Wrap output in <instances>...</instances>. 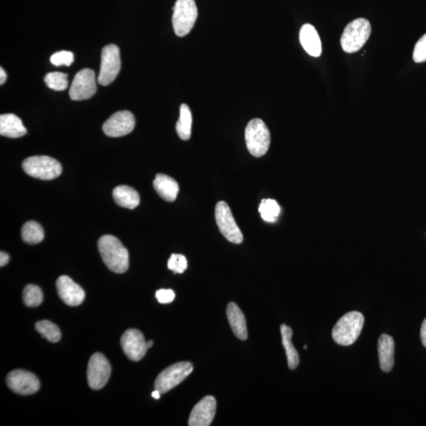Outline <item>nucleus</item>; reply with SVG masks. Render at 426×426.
I'll return each mask as SVG.
<instances>
[{"label": "nucleus", "mask_w": 426, "mask_h": 426, "mask_svg": "<svg viewBox=\"0 0 426 426\" xmlns=\"http://www.w3.org/2000/svg\"><path fill=\"white\" fill-rule=\"evenodd\" d=\"M98 250L106 267L115 273L122 274L129 268V253L115 236L106 235L98 241Z\"/></svg>", "instance_id": "obj_1"}, {"label": "nucleus", "mask_w": 426, "mask_h": 426, "mask_svg": "<svg viewBox=\"0 0 426 426\" xmlns=\"http://www.w3.org/2000/svg\"><path fill=\"white\" fill-rule=\"evenodd\" d=\"M364 322L361 313L353 311L345 314L333 330L334 341L341 346L352 345L360 336Z\"/></svg>", "instance_id": "obj_2"}, {"label": "nucleus", "mask_w": 426, "mask_h": 426, "mask_svg": "<svg viewBox=\"0 0 426 426\" xmlns=\"http://www.w3.org/2000/svg\"><path fill=\"white\" fill-rule=\"evenodd\" d=\"M372 28L366 19H358L348 24L341 37V46L347 53L359 51L368 41Z\"/></svg>", "instance_id": "obj_3"}, {"label": "nucleus", "mask_w": 426, "mask_h": 426, "mask_svg": "<svg viewBox=\"0 0 426 426\" xmlns=\"http://www.w3.org/2000/svg\"><path fill=\"white\" fill-rule=\"evenodd\" d=\"M245 137L248 151L253 157H261L267 154L271 136L267 126L262 119H253L247 124Z\"/></svg>", "instance_id": "obj_4"}, {"label": "nucleus", "mask_w": 426, "mask_h": 426, "mask_svg": "<svg viewBox=\"0 0 426 426\" xmlns=\"http://www.w3.org/2000/svg\"><path fill=\"white\" fill-rule=\"evenodd\" d=\"M22 169L32 178L41 180L57 179L62 173V166L57 159L47 156L27 158L22 163Z\"/></svg>", "instance_id": "obj_5"}, {"label": "nucleus", "mask_w": 426, "mask_h": 426, "mask_svg": "<svg viewBox=\"0 0 426 426\" xmlns=\"http://www.w3.org/2000/svg\"><path fill=\"white\" fill-rule=\"evenodd\" d=\"M173 25L175 35L185 37L195 25L197 8L195 0H177L174 7Z\"/></svg>", "instance_id": "obj_6"}, {"label": "nucleus", "mask_w": 426, "mask_h": 426, "mask_svg": "<svg viewBox=\"0 0 426 426\" xmlns=\"http://www.w3.org/2000/svg\"><path fill=\"white\" fill-rule=\"evenodd\" d=\"M193 370V364L189 362H181L173 365L159 374L155 381V389H157L162 394H166L181 384Z\"/></svg>", "instance_id": "obj_7"}, {"label": "nucleus", "mask_w": 426, "mask_h": 426, "mask_svg": "<svg viewBox=\"0 0 426 426\" xmlns=\"http://www.w3.org/2000/svg\"><path fill=\"white\" fill-rule=\"evenodd\" d=\"M215 217L218 228L225 239L235 244H240L243 241V235L229 204L224 202H218L215 209Z\"/></svg>", "instance_id": "obj_8"}, {"label": "nucleus", "mask_w": 426, "mask_h": 426, "mask_svg": "<svg viewBox=\"0 0 426 426\" xmlns=\"http://www.w3.org/2000/svg\"><path fill=\"white\" fill-rule=\"evenodd\" d=\"M121 68L119 48L109 44L102 49L101 69L98 76L99 85L107 86L118 76Z\"/></svg>", "instance_id": "obj_9"}, {"label": "nucleus", "mask_w": 426, "mask_h": 426, "mask_svg": "<svg viewBox=\"0 0 426 426\" xmlns=\"http://www.w3.org/2000/svg\"><path fill=\"white\" fill-rule=\"evenodd\" d=\"M112 368L101 353H95L90 359L87 369L88 386L93 390H99L107 385Z\"/></svg>", "instance_id": "obj_10"}, {"label": "nucleus", "mask_w": 426, "mask_h": 426, "mask_svg": "<svg viewBox=\"0 0 426 426\" xmlns=\"http://www.w3.org/2000/svg\"><path fill=\"white\" fill-rule=\"evenodd\" d=\"M97 92L96 75L91 69L77 72L70 88L72 101H84L91 98Z\"/></svg>", "instance_id": "obj_11"}, {"label": "nucleus", "mask_w": 426, "mask_h": 426, "mask_svg": "<svg viewBox=\"0 0 426 426\" xmlns=\"http://www.w3.org/2000/svg\"><path fill=\"white\" fill-rule=\"evenodd\" d=\"M8 388L16 394L29 396L36 394L41 388L40 380L36 376L23 369H16L8 375Z\"/></svg>", "instance_id": "obj_12"}, {"label": "nucleus", "mask_w": 426, "mask_h": 426, "mask_svg": "<svg viewBox=\"0 0 426 426\" xmlns=\"http://www.w3.org/2000/svg\"><path fill=\"white\" fill-rule=\"evenodd\" d=\"M135 118L129 110L116 113L103 125L105 135L110 137H119L130 134L135 129Z\"/></svg>", "instance_id": "obj_13"}, {"label": "nucleus", "mask_w": 426, "mask_h": 426, "mask_svg": "<svg viewBox=\"0 0 426 426\" xmlns=\"http://www.w3.org/2000/svg\"><path fill=\"white\" fill-rule=\"evenodd\" d=\"M121 346L127 358L135 362L140 361L148 350L145 337L135 329L126 331L122 336Z\"/></svg>", "instance_id": "obj_14"}, {"label": "nucleus", "mask_w": 426, "mask_h": 426, "mask_svg": "<svg viewBox=\"0 0 426 426\" xmlns=\"http://www.w3.org/2000/svg\"><path fill=\"white\" fill-rule=\"evenodd\" d=\"M57 289L60 300L66 305L77 307L84 301L86 293L81 287L75 283L69 276L62 275L57 281Z\"/></svg>", "instance_id": "obj_15"}, {"label": "nucleus", "mask_w": 426, "mask_h": 426, "mask_svg": "<svg viewBox=\"0 0 426 426\" xmlns=\"http://www.w3.org/2000/svg\"><path fill=\"white\" fill-rule=\"evenodd\" d=\"M217 401L213 396H206L193 408L190 418V426H208L213 421Z\"/></svg>", "instance_id": "obj_16"}, {"label": "nucleus", "mask_w": 426, "mask_h": 426, "mask_svg": "<svg viewBox=\"0 0 426 426\" xmlns=\"http://www.w3.org/2000/svg\"><path fill=\"white\" fill-rule=\"evenodd\" d=\"M300 40L302 48L313 57H319L322 52V41L314 26L305 24L301 28Z\"/></svg>", "instance_id": "obj_17"}, {"label": "nucleus", "mask_w": 426, "mask_h": 426, "mask_svg": "<svg viewBox=\"0 0 426 426\" xmlns=\"http://www.w3.org/2000/svg\"><path fill=\"white\" fill-rule=\"evenodd\" d=\"M380 367L383 371L389 373L394 367L395 342L391 336L383 334L378 340Z\"/></svg>", "instance_id": "obj_18"}, {"label": "nucleus", "mask_w": 426, "mask_h": 426, "mask_svg": "<svg viewBox=\"0 0 426 426\" xmlns=\"http://www.w3.org/2000/svg\"><path fill=\"white\" fill-rule=\"evenodd\" d=\"M153 187L159 196L168 202L175 201L180 191L178 182L171 177L164 174L156 175L153 181Z\"/></svg>", "instance_id": "obj_19"}, {"label": "nucleus", "mask_w": 426, "mask_h": 426, "mask_svg": "<svg viewBox=\"0 0 426 426\" xmlns=\"http://www.w3.org/2000/svg\"><path fill=\"white\" fill-rule=\"evenodd\" d=\"M226 316L237 338L246 340L248 336L246 318L240 308L235 303L230 302L226 307Z\"/></svg>", "instance_id": "obj_20"}, {"label": "nucleus", "mask_w": 426, "mask_h": 426, "mask_svg": "<svg viewBox=\"0 0 426 426\" xmlns=\"http://www.w3.org/2000/svg\"><path fill=\"white\" fill-rule=\"evenodd\" d=\"M27 130L18 116L4 114L0 116V135L10 138L24 136Z\"/></svg>", "instance_id": "obj_21"}, {"label": "nucleus", "mask_w": 426, "mask_h": 426, "mask_svg": "<svg viewBox=\"0 0 426 426\" xmlns=\"http://www.w3.org/2000/svg\"><path fill=\"white\" fill-rule=\"evenodd\" d=\"M114 200L120 207L134 209L139 206L140 196L138 193L128 186H119L113 192Z\"/></svg>", "instance_id": "obj_22"}, {"label": "nucleus", "mask_w": 426, "mask_h": 426, "mask_svg": "<svg viewBox=\"0 0 426 426\" xmlns=\"http://www.w3.org/2000/svg\"><path fill=\"white\" fill-rule=\"evenodd\" d=\"M280 331L282 342H283V346L286 351L289 367L291 369H296L298 367V364H300V356H298V354L294 345H292V330L289 326L282 325L280 326Z\"/></svg>", "instance_id": "obj_23"}, {"label": "nucleus", "mask_w": 426, "mask_h": 426, "mask_svg": "<svg viewBox=\"0 0 426 426\" xmlns=\"http://www.w3.org/2000/svg\"><path fill=\"white\" fill-rule=\"evenodd\" d=\"M192 114L187 104H182L180 107L179 121L176 124V132L182 140H189L191 137Z\"/></svg>", "instance_id": "obj_24"}, {"label": "nucleus", "mask_w": 426, "mask_h": 426, "mask_svg": "<svg viewBox=\"0 0 426 426\" xmlns=\"http://www.w3.org/2000/svg\"><path fill=\"white\" fill-rule=\"evenodd\" d=\"M21 238L28 244H37L43 241L44 238L43 229L40 224L36 221H28L21 229Z\"/></svg>", "instance_id": "obj_25"}, {"label": "nucleus", "mask_w": 426, "mask_h": 426, "mask_svg": "<svg viewBox=\"0 0 426 426\" xmlns=\"http://www.w3.org/2000/svg\"><path fill=\"white\" fill-rule=\"evenodd\" d=\"M35 329L43 338L49 342H57L61 339V333L58 326L49 320L38 322L35 325Z\"/></svg>", "instance_id": "obj_26"}, {"label": "nucleus", "mask_w": 426, "mask_h": 426, "mask_svg": "<svg viewBox=\"0 0 426 426\" xmlns=\"http://www.w3.org/2000/svg\"><path fill=\"white\" fill-rule=\"evenodd\" d=\"M259 212L262 218L267 222L274 223L280 213V207L278 202L272 199H264L259 206Z\"/></svg>", "instance_id": "obj_27"}, {"label": "nucleus", "mask_w": 426, "mask_h": 426, "mask_svg": "<svg viewBox=\"0 0 426 426\" xmlns=\"http://www.w3.org/2000/svg\"><path fill=\"white\" fill-rule=\"evenodd\" d=\"M22 298L26 307H37L42 303L43 296L40 287L29 284L25 287Z\"/></svg>", "instance_id": "obj_28"}, {"label": "nucleus", "mask_w": 426, "mask_h": 426, "mask_svg": "<svg viewBox=\"0 0 426 426\" xmlns=\"http://www.w3.org/2000/svg\"><path fill=\"white\" fill-rule=\"evenodd\" d=\"M48 88L55 91H64L68 87V75L62 72H51L44 77Z\"/></svg>", "instance_id": "obj_29"}, {"label": "nucleus", "mask_w": 426, "mask_h": 426, "mask_svg": "<svg viewBox=\"0 0 426 426\" xmlns=\"http://www.w3.org/2000/svg\"><path fill=\"white\" fill-rule=\"evenodd\" d=\"M188 267L187 260L182 254H171L168 262V268L174 273H184Z\"/></svg>", "instance_id": "obj_30"}, {"label": "nucleus", "mask_w": 426, "mask_h": 426, "mask_svg": "<svg viewBox=\"0 0 426 426\" xmlns=\"http://www.w3.org/2000/svg\"><path fill=\"white\" fill-rule=\"evenodd\" d=\"M50 61L55 66H70L74 63V53L69 51L55 52L50 58Z\"/></svg>", "instance_id": "obj_31"}, {"label": "nucleus", "mask_w": 426, "mask_h": 426, "mask_svg": "<svg viewBox=\"0 0 426 426\" xmlns=\"http://www.w3.org/2000/svg\"><path fill=\"white\" fill-rule=\"evenodd\" d=\"M413 59L417 64L424 63L426 61V33L421 38L414 47L413 52Z\"/></svg>", "instance_id": "obj_32"}, {"label": "nucleus", "mask_w": 426, "mask_h": 426, "mask_svg": "<svg viewBox=\"0 0 426 426\" xmlns=\"http://www.w3.org/2000/svg\"><path fill=\"white\" fill-rule=\"evenodd\" d=\"M156 298L159 303L168 304L175 300V294L171 289H160L157 291Z\"/></svg>", "instance_id": "obj_33"}, {"label": "nucleus", "mask_w": 426, "mask_h": 426, "mask_svg": "<svg viewBox=\"0 0 426 426\" xmlns=\"http://www.w3.org/2000/svg\"><path fill=\"white\" fill-rule=\"evenodd\" d=\"M10 261V256L7 253L1 251L0 253V267H3Z\"/></svg>", "instance_id": "obj_34"}, {"label": "nucleus", "mask_w": 426, "mask_h": 426, "mask_svg": "<svg viewBox=\"0 0 426 426\" xmlns=\"http://www.w3.org/2000/svg\"><path fill=\"white\" fill-rule=\"evenodd\" d=\"M421 339L423 345L425 347H426V318L424 320V322L422 325L421 329Z\"/></svg>", "instance_id": "obj_35"}, {"label": "nucleus", "mask_w": 426, "mask_h": 426, "mask_svg": "<svg viewBox=\"0 0 426 426\" xmlns=\"http://www.w3.org/2000/svg\"><path fill=\"white\" fill-rule=\"evenodd\" d=\"M6 80H7V74H6L5 70L1 68H0V85H3Z\"/></svg>", "instance_id": "obj_36"}, {"label": "nucleus", "mask_w": 426, "mask_h": 426, "mask_svg": "<svg viewBox=\"0 0 426 426\" xmlns=\"http://www.w3.org/2000/svg\"><path fill=\"white\" fill-rule=\"evenodd\" d=\"M160 395H162V394H160V392L157 389H155V391H153L152 394V396L154 398V399L156 400L159 399Z\"/></svg>", "instance_id": "obj_37"}, {"label": "nucleus", "mask_w": 426, "mask_h": 426, "mask_svg": "<svg viewBox=\"0 0 426 426\" xmlns=\"http://www.w3.org/2000/svg\"><path fill=\"white\" fill-rule=\"evenodd\" d=\"M153 345V340H149V341L146 342V346H147L148 349H149V348H151Z\"/></svg>", "instance_id": "obj_38"}, {"label": "nucleus", "mask_w": 426, "mask_h": 426, "mask_svg": "<svg viewBox=\"0 0 426 426\" xmlns=\"http://www.w3.org/2000/svg\"><path fill=\"white\" fill-rule=\"evenodd\" d=\"M307 345L304 346V350H307Z\"/></svg>", "instance_id": "obj_39"}]
</instances>
